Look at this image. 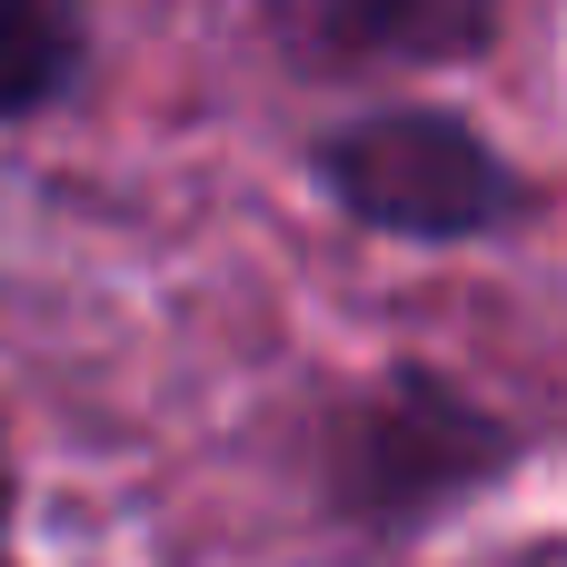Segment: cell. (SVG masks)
Wrapping results in <instances>:
<instances>
[{
    "label": "cell",
    "mask_w": 567,
    "mask_h": 567,
    "mask_svg": "<svg viewBox=\"0 0 567 567\" xmlns=\"http://www.w3.org/2000/svg\"><path fill=\"white\" fill-rule=\"evenodd\" d=\"M508 458L518 439L498 409H478L439 369H389L329 429V508L359 528H429L439 508L478 498Z\"/></svg>",
    "instance_id": "obj_1"
},
{
    "label": "cell",
    "mask_w": 567,
    "mask_h": 567,
    "mask_svg": "<svg viewBox=\"0 0 567 567\" xmlns=\"http://www.w3.org/2000/svg\"><path fill=\"white\" fill-rule=\"evenodd\" d=\"M319 189L389 239H488L528 219V179L458 120V110H369L319 140Z\"/></svg>",
    "instance_id": "obj_2"
},
{
    "label": "cell",
    "mask_w": 567,
    "mask_h": 567,
    "mask_svg": "<svg viewBox=\"0 0 567 567\" xmlns=\"http://www.w3.org/2000/svg\"><path fill=\"white\" fill-rule=\"evenodd\" d=\"M498 0H279V40L309 70H439L478 60Z\"/></svg>",
    "instance_id": "obj_3"
},
{
    "label": "cell",
    "mask_w": 567,
    "mask_h": 567,
    "mask_svg": "<svg viewBox=\"0 0 567 567\" xmlns=\"http://www.w3.org/2000/svg\"><path fill=\"white\" fill-rule=\"evenodd\" d=\"M90 70V0H0V120H40Z\"/></svg>",
    "instance_id": "obj_4"
}]
</instances>
